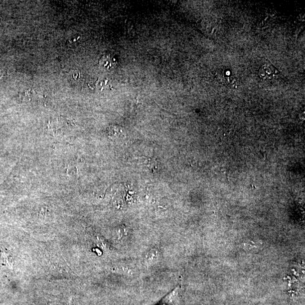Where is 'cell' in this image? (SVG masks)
<instances>
[{
	"label": "cell",
	"instance_id": "1",
	"mask_svg": "<svg viewBox=\"0 0 305 305\" xmlns=\"http://www.w3.org/2000/svg\"><path fill=\"white\" fill-rule=\"evenodd\" d=\"M280 72L271 64L263 65L259 71L260 78L266 81H275L280 77Z\"/></svg>",
	"mask_w": 305,
	"mask_h": 305
},
{
	"label": "cell",
	"instance_id": "2",
	"mask_svg": "<svg viewBox=\"0 0 305 305\" xmlns=\"http://www.w3.org/2000/svg\"><path fill=\"white\" fill-rule=\"evenodd\" d=\"M220 83L228 87L235 88L238 85V80L228 70H220L216 75Z\"/></svg>",
	"mask_w": 305,
	"mask_h": 305
},
{
	"label": "cell",
	"instance_id": "3",
	"mask_svg": "<svg viewBox=\"0 0 305 305\" xmlns=\"http://www.w3.org/2000/svg\"><path fill=\"white\" fill-rule=\"evenodd\" d=\"M178 288L173 290L171 293H170L167 296L161 300L160 305H168L171 303L176 298L178 294Z\"/></svg>",
	"mask_w": 305,
	"mask_h": 305
}]
</instances>
